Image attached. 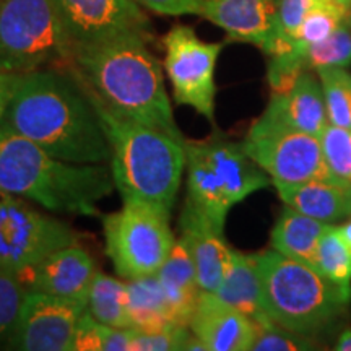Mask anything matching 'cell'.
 I'll return each mask as SVG.
<instances>
[{"label": "cell", "instance_id": "f35d334b", "mask_svg": "<svg viewBox=\"0 0 351 351\" xmlns=\"http://www.w3.org/2000/svg\"><path fill=\"white\" fill-rule=\"evenodd\" d=\"M348 23H350V26H351V10H350V15H348Z\"/></svg>", "mask_w": 351, "mask_h": 351}, {"label": "cell", "instance_id": "1f68e13d", "mask_svg": "<svg viewBox=\"0 0 351 351\" xmlns=\"http://www.w3.org/2000/svg\"><path fill=\"white\" fill-rule=\"evenodd\" d=\"M192 335L191 327L174 326L137 330L132 328V351H184L186 341Z\"/></svg>", "mask_w": 351, "mask_h": 351}, {"label": "cell", "instance_id": "d590c367", "mask_svg": "<svg viewBox=\"0 0 351 351\" xmlns=\"http://www.w3.org/2000/svg\"><path fill=\"white\" fill-rule=\"evenodd\" d=\"M19 78H20V73L0 72V121H2L3 112H5L8 101H10L13 91H15Z\"/></svg>", "mask_w": 351, "mask_h": 351}, {"label": "cell", "instance_id": "7a4b0ae2", "mask_svg": "<svg viewBox=\"0 0 351 351\" xmlns=\"http://www.w3.org/2000/svg\"><path fill=\"white\" fill-rule=\"evenodd\" d=\"M148 41L138 34H127L75 46V72L114 111L182 138L166 93L161 64L148 49Z\"/></svg>", "mask_w": 351, "mask_h": 351}, {"label": "cell", "instance_id": "f546056e", "mask_svg": "<svg viewBox=\"0 0 351 351\" xmlns=\"http://www.w3.org/2000/svg\"><path fill=\"white\" fill-rule=\"evenodd\" d=\"M319 140L330 178L351 184V129L327 124Z\"/></svg>", "mask_w": 351, "mask_h": 351}, {"label": "cell", "instance_id": "4316f807", "mask_svg": "<svg viewBox=\"0 0 351 351\" xmlns=\"http://www.w3.org/2000/svg\"><path fill=\"white\" fill-rule=\"evenodd\" d=\"M328 124L351 129V73L341 67L319 69Z\"/></svg>", "mask_w": 351, "mask_h": 351}, {"label": "cell", "instance_id": "ac0fdd59", "mask_svg": "<svg viewBox=\"0 0 351 351\" xmlns=\"http://www.w3.org/2000/svg\"><path fill=\"white\" fill-rule=\"evenodd\" d=\"M181 239L194 258L197 278L202 291L215 293L225 275L231 247L225 236L208 219L200 217L192 208L184 207L181 219Z\"/></svg>", "mask_w": 351, "mask_h": 351}, {"label": "cell", "instance_id": "9c48e42d", "mask_svg": "<svg viewBox=\"0 0 351 351\" xmlns=\"http://www.w3.org/2000/svg\"><path fill=\"white\" fill-rule=\"evenodd\" d=\"M241 143L245 153L270 176L274 186L330 178L320 140L315 135L258 117Z\"/></svg>", "mask_w": 351, "mask_h": 351}, {"label": "cell", "instance_id": "3957f363", "mask_svg": "<svg viewBox=\"0 0 351 351\" xmlns=\"http://www.w3.org/2000/svg\"><path fill=\"white\" fill-rule=\"evenodd\" d=\"M83 86L106 134L109 166L122 200L150 205L171 217L187 166L186 140L114 111L85 83Z\"/></svg>", "mask_w": 351, "mask_h": 351}, {"label": "cell", "instance_id": "603a6c76", "mask_svg": "<svg viewBox=\"0 0 351 351\" xmlns=\"http://www.w3.org/2000/svg\"><path fill=\"white\" fill-rule=\"evenodd\" d=\"M332 225L287 207L276 218L270 232V245L276 252L307 263L314 269L315 252L322 234Z\"/></svg>", "mask_w": 351, "mask_h": 351}, {"label": "cell", "instance_id": "74e56055", "mask_svg": "<svg viewBox=\"0 0 351 351\" xmlns=\"http://www.w3.org/2000/svg\"><path fill=\"white\" fill-rule=\"evenodd\" d=\"M335 230L339 231L341 239L345 241V244L348 245L351 251V218H348L343 223H340V225H335Z\"/></svg>", "mask_w": 351, "mask_h": 351}, {"label": "cell", "instance_id": "52a82bcc", "mask_svg": "<svg viewBox=\"0 0 351 351\" xmlns=\"http://www.w3.org/2000/svg\"><path fill=\"white\" fill-rule=\"evenodd\" d=\"M106 254L124 280L155 275L176 244L169 215L140 204L124 202L121 210L103 218Z\"/></svg>", "mask_w": 351, "mask_h": 351}, {"label": "cell", "instance_id": "277c9868", "mask_svg": "<svg viewBox=\"0 0 351 351\" xmlns=\"http://www.w3.org/2000/svg\"><path fill=\"white\" fill-rule=\"evenodd\" d=\"M0 189L52 213L98 217L116 189L111 166L59 160L0 124Z\"/></svg>", "mask_w": 351, "mask_h": 351}, {"label": "cell", "instance_id": "83f0119b", "mask_svg": "<svg viewBox=\"0 0 351 351\" xmlns=\"http://www.w3.org/2000/svg\"><path fill=\"white\" fill-rule=\"evenodd\" d=\"M132 328L104 326L85 313L78 324L73 351H132Z\"/></svg>", "mask_w": 351, "mask_h": 351}, {"label": "cell", "instance_id": "7402d4cb", "mask_svg": "<svg viewBox=\"0 0 351 351\" xmlns=\"http://www.w3.org/2000/svg\"><path fill=\"white\" fill-rule=\"evenodd\" d=\"M156 276L168 295L176 320L181 326L189 327L202 288L197 278L194 258L181 239L176 241L173 251L156 271Z\"/></svg>", "mask_w": 351, "mask_h": 351}, {"label": "cell", "instance_id": "d4e9b609", "mask_svg": "<svg viewBox=\"0 0 351 351\" xmlns=\"http://www.w3.org/2000/svg\"><path fill=\"white\" fill-rule=\"evenodd\" d=\"M86 313L104 326L130 328L127 314V282L104 271H96L88 291Z\"/></svg>", "mask_w": 351, "mask_h": 351}, {"label": "cell", "instance_id": "2e32d148", "mask_svg": "<svg viewBox=\"0 0 351 351\" xmlns=\"http://www.w3.org/2000/svg\"><path fill=\"white\" fill-rule=\"evenodd\" d=\"M197 147L217 173L231 207L247 199L254 192L274 186L271 178L245 153L243 143L225 137L197 140Z\"/></svg>", "mask_w": 351, "mask_h": 351}, {"label": "cell", "instance_id": "9a60e30c", "mask_svg": "<svg viewBox=\"0 0 351 351\" xmlns=\"http://www.w3.org/2000/svg\"><path fill=\"white\" fill-rule=\"evenodd\" d=\"M280 0H204L200 16L225 29L234 41L269 51Z\"/></svg>", "mask_w": 351, "mask_h": 351}, {"label": "cell", "instance_id": "ba28073f", "mask_svg": "<svg viewBox=\"0 0 351 351\" xmlns=\"http://www.w3.org/2000/svg\"><path fill=\"white\" fill-rule=\"evenodd\" d=\"M78 234L59 218L39 212L21 197L0 189V267L20 275L67 245Z\"/></svg>", "mask_w": 351, "mask_h": 351}, {"label": "cell", "instance_id": "7c38bea8", "mask_svg": "<svg viewBox=\"0 0 351 351\" xmlns=\"http://www.w3.org/2000/svg\"><path fill=\"white\" fill-rule=\"evenodd\" d=\"M73 47L138 34L152 39V23L135 0H54Z\"/></svg>", "mask_w": 351, "mask_h": 351}, {"label": "cell", "instance_id": "5b68a950", "mask_svg": "<svg viewBox=\"0 0 351 351\" xmlns=\"http://www.w3.org/2000/svg\"><path fill=\"white\" fill-rule=\"evenodd\" d=\"M263 307L271 322L315 337L346 313L351 295L307 263L275 249L257 254Z\"/></svg>", "mask_w": 351, "mask_h": 351}, {"label": "cell", "instance_id": "8992f818", "mask_svg": "<svg viewBox=\"0 0 351 351\" xmlns=\"http://www.w3.org/2000/svg\"><path fill=\"white\" fill-rule=\"evenodd\" d=\"M73 64V44L54 0H0V72Z\"/></svg>", "mask_w": 351, "mask_h": 351}, {"label": "cell", "instance_id": "d6986e66", "mask_svg": "<svg viewBox=\"0 0 351 351\" xmlns=\"http://www.w3.org/2000/svg\"><path fill=\"white\" fill-rule=\"evenodd\" d=\"M287 207L335 225L351 218V184L333 178H317L298 184L274 186Z\"/></svg>", "mask_w": 351, "mask_h": 351}, {"label": "cell", "instance_id": "f1b7e54d", "mask_svg": "<svg viewBox=\"0 0 351 351\" xmlns=\"http://www.w3.org/2000/svg\"><path fill=\"white\" fill-rule=\"evenodd\" d=\"M351 65V26L346 19L339 28L324 41L307 47L304 54L306 70L341 67Z\"/></svg>", "mask_w": 351, "mask_h": 351}, {"label": "cell", "instance_id": "8d00e7d4", "mask_svg": "<svg viewBox=\"0 0 351 351\" xmlns=\"http://www.w3.org/2000/svg\"><path fill=\"white\" fill-rule=\"evenodd\" d=\"M333 350L351 351V328H345V330L340 333L339 340H337V345L333 346Z\"/></svg>", "mask_w": 351, "mask_h": 351}, {"label": "cell", "instance_id": "ffe728a7", "mask_svg": "<svg viewBox=\"0 0 351 351\" xmlns=\"http://www.w3.org/2000/svg\"><path fill=\"white\" fill-rule=\"evenodd\" d=\"M215 295L249 315L258 327L271 322L263 307L257 254H244L231 247L225 275Z\"/></svg>", "mask_w": 351, "mask_h": 351}, {"label": "cell", "instance_id": "8fae6325", "mask_svg": "<svg viewBox=\"0 0 351 351\" xmlns=\"http://www.w3.org/2000/svg\"><path fill=\"white\" fill-rule=\"evenodd\" d=\"M86 302L28 291L15 327L12 348L21 351H73L78 324Z\"/></svg>", "mask_w": 351, "mask_h": 351}, {"label": "cell", "instance_id": "836d02e7", "mask_svg": "<svg viewBox=\"0 0 351 351\" xmlns=\"http://www.w3.org/2000/svg\"><path fill=\"white\" fill-rule=\"evenodd\" d=\"M313 348L309 337L288 330L275 322L258 327L252 345V351H302Z\"/></svg>", "mask_w": 351, "mask_h": 351}, {"label": "cell", "instance_id": "d6a6232c", "mask_svg": "<svg viewBox=\"0 0 351 351\" xmlns=\"http://www.w3.org/2000/svg\"><path fill=\"white\" fill-rule=\"evenodd\" d=\"M26 293L20 276L0 267V335L15 327Z\"/></svg>", "mask_w": 351, "mask_h": 351}, {"label": "cell", "instance_id": "5bb4252c", "mask_svg": "<svg viewBox=\"0 0 351 351\" xmlns=\"http://www.w3.org/2000/svg\"><path fill=\"white\" fill-rule=\"evenodd\" d=\"M189 327L207 351H251L258 328L249 315L208 291L200 293Z\"/></svg>", "mask_w": 351, "mask_h": 351}, {"label": "cell", "instance_id": "e575fe53", "mask_svg": "<svg viewBox=\"0 0 351 351\" xmlns=\"http://www.w3.org/2000/svg\"><path fill=\"white\" fill-rule=\"evenodd\" d=\"M135 2L158 15L168 16L200 15L204 7V0H135Z\"/></svg>", "mask_w": 351, "mask_h": 351}, {"label": "cell", "instance_id": "e0dca14e", "mask_svg": "<svg viewBox=\"0 0 351 351\" xmlns=\"http://www.w3.org/2000/svg\"><path fill=\"white\" fill-rule=\"evenodd\" d=\"M261 117L319 137L328 124L326 99L319 77L304 70L291 88L271 93Z\"/></svg>", "mask_w": 351, "mask_h": 351}, {"label": "cell", "instance_id": "cb8c5ba5", "mask_svg": "<svg viewBox=\"0 0 351 351\" xmlns=\"http://www.w3.org/2000/svg\"><path fill=\"white\" fill-rule=\"evenodd\" d=\"M127 282V314L130 328L153 330L179 324L171 307L168 295L156 274ZM181 326V324H179Z\"/></svg>", "mask_w": 351, "mask_h": 351}, {"label": "cell", "instance_id": "6da1fadb", "mask_svg": "<svg viewBox=\"0 0 351 351\" xmlns=\"http://www.w3.org/2000/svg\"><path fill=\"white\" fill-rule=\"evenodd\" d=\"M0 124L59 160L78 165L111 160L98 112L77 72L52 67L20 73Z\"/></svg>", "mask_w": 351, "mask_h": 351}, {"label": "cell", "instance_id": "30bf717a", "mask_svg": "<svg viewBox=\"0 0 351 351\" xmlns=\"http://www.w3.org/2000/svg\"><path fill=\"white\" fill-rule=\"evenodd\" d=\"M223 44L202 41L194 29L174 25L165 36V69L176 104L191 106L215 122V70Z\"/></svg>", "mask_w": 351, "mask_h": 351}, {"label": "cell", "instance_id": "44dd1931", "mask_svg": "<svg viewBox=\"0 0 351 351\" xmlns=\"http://www.w3.org/2000/svg\"><path fill=\"white\" fill-rule=\"evenodd\" d=\"M187 153V204L200 217L208 219L218 231H225L226 217L232 208L228 202L217 173L197 147L195 142L186 140Z\"/></svg>", "mask_w": 351, "mask_h": 351}, {"label": "cell", "instance_id": "484cf974", "mask_svg": "<svg viewBox=\"0 0 351 351\" xmlns=\"http://www.w3.org/2000/svg\"><path fill=\"white\" fill-rule=\"evenodd\" d=\"M314 269L351 295V251L335 230V225L328 228L319 241Z\"/></svg>", "mask_w": 351, "mask_h": 351}, {"label": "cell", "instance_id": "4dcf8cb0", "mask_svg": "<svg viewBox=\"0 0 351 351\" xmlns=\"http://www.w3.org/2000/svg\"><path fill=\"white\" fill-rule=\"evenodd\" d=\"M326 2L328 0H280L274 41L265 54L276 56L287 51L306 16Z\"/></svg>", "mask_w": 351, "mask_h": 351}, {"label": "cell", "instance_id": "4fadbf2b", "mask_svg": "<svg viewBox=\"0 0 351 351\" xmlns=\"http://www.w3.org/2000/svg\"><path fill=\"white\" fill-rule=\"evenodd\" d=\"M93 257L78 244L67 245L19 275L26 291L86 302L96 275Z\"/></svg>", "mask_w": 351, "mask_h": 351}]
</instances>
